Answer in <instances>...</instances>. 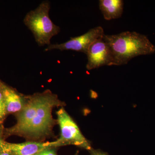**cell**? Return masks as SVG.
<instances>
[{"label":"cell","instance_id":"cell-1","mask_svg":"<svg viewBox=\"0 0 155 155\" xmlns=\"http://www.w3.org/2000/svg\"><path fill=\"white\" fill-rule=\"evenodd\" d=\"M103 39L110 51L111 66L125 65L137 56L155 53V46L147 37L135 31H124L111 35L105 34Z\"/></svg>","mask_w":155,"mask_h":155},{"label":"cell","instance_id":"cell-2","mask_svg":"<svg viewBox=\"0 0 155 155\" xmlns=\"http://www.w3.org/2000/svg\"><path fill=\"white\" fill-rule=\"evenodd\" d=\"M50 2L44 1L36 8L28 12L23 19V23L33 34L39 46L50 45L51 39L61 31L60 27L50 19Z\"/></svg>","mask_w":155,"mask_h":155},{"label":"cell","instance_id":"cell-3","mask_svg":"<svg viewBox=\"0 0 155 155\" xmlns=\"http://www.w3.org/2000/svg\"><path fill=\"white\" fill-rule=\"evenodd\" d=\"M39 104L33 118L22 136L38 138L47 134L54 123L52 116L53 108L62 105L58 97L49 90L40 93Z\"/></svg>","mask_w":155,"mask_h":155},{"label":"cell","instance_id":"cell-4","mask_svg":"<svg viewBox=\"0 0 155 155\" xmlns=\"http://www.w3.org/2000/svg\"><path fill=\"white\" fill-rule=\"evenodd\" d=\"M57 114L58 123L61 129V136L58 140L54 141L55 147L74 145L86 149H90V145L88 141L64 108H61Z\"/></svg>","mask_w":155,"mask_h":155},{"label":"cell","instance_id":"cell-5","mask_svg":"<svg viewBox=\"0 0 155 155\" xmlns=\"http://www.w3.org/2000/svg\"><path fill=\"white\" fill-rule=\"evenodd\" d=\"M104 35L102 27L97 26L90 29L82 35L71 38L65 42L54 44H51L45 49V51H48L54 50L61 51L71 50L86 54L91 45L99 39L103 38Z\"/></svg>","mask_w":155,"mask_h":155},{"label":"cell","instance_id":"cell-6","mask_svg":"<svg viewBox=\"0 0 155 155\" xmlns=\"http://www.w3.org/2000/svg\"><path fill=\"white\" fill-rule=\"evenodd\" d=\"M86 55L87 62L86 67L87 70H92L104 66H111L110 51L103 37L91 45Z\"/></svg>","mask_w":155,"mask_h":155},{"label":"cell","instance_id":"cell-7","mask_svg":"<svg viewBox=\"0 0 155 155\" xmlns=\"http://www.w3.org/2000/svg\"><path fill=\"white\" fill-rule=\"evenodd\" d=\"M54 147V141L45 143L26 142L23 143H12L5 141L2 152H7L13 155H33Z\"/></svg>","mask_w":155,"mask_h":155},{"label":"cell","instance_id":"cell-8","mask_svg":"<svg viewBox=\"0 0 155 155\" xmlns=\"http://www.w3.org/2000/svg\"><path fill=\"white\" fill-rule=\"evenodd\" d=\"M7 114L18 113L22 110L25 104V97L11 88L1 83Z\"/></svg>","mask_w":155,"mask_h":155},{"label":"cell","instance_id":"cell-9","mask_svg":"<svg viewBox=\"0 0 155 155\" xmlns=\"http://www.w3.org/2000/svg\"><path fill=\"white\" fill-rule=\"evenodd\" d=\"M99 5L106 20L119 19L122 17L124 9L122 0H100Z\"/></svg>","mask_w":155,"mask_h":155},{"label":"cell","instance_id":"cell-10","mask_svg":"<svg viewBox=\"0 0 155 155\" xmlns=\"http://www.w3.org/2000/svg\"><path fill=\"white\" fill-rule=\"evenodd\" d=\"M7 115L4 97L0 83V124L2 123Z\"/></svg>","mask_w":155,"mask_h":155},{"label":"cell","instance_id":"cell-11","mask_svg":"<svg viewBox=\"0 0 155 155\" xmlns=\"http://www.w3.org/2000/svg\"><path fill=\"white\" fill-rule=\"evenodd\" d=\"M39 155H58L55 151L53 149H49L45 150L42 152L39 153Z\"/></svg>","mask_w":155,"mask_h":155},{"label":"cell","instance_id":"cell-12","mask_svg":"<svg viewBox=\"0 0 155 155\" xmlns=\"http://www.w3.org/2000/svg\"><path fill=\"white\" fill-rule=\"evenodd\" d=\"M5 140L3 138L2 134V132L0 131V152L2 151V148L3 144L4 143Z\"/></svg>","mask_w":155,"mask_h":155},{"label":"cell","instance_id":"cell-13","mask_svg":"<svg viewBox=\"0 0 155 155\" xmlns=\"http://www.w3.org/2000/svg\"><path fill=\"white\" fill-rule=\"evenodd\" d=\"M0 155H13L11 153L7 152H0Z\"/></svg>","mask_w":155,"mask_h":155},{"label":"cell","instance_id":"cell-14","mask_svg":"<svg viewBox=\"0 0 155 155\" xmlns=\"http://www.w3.org/2000/svg\"><path fill=\"white\" fill-rule=\"evenodd\" d=\"M94 155H105L104 154L101 153H98L95 154Z\"/></svg>","mask_w":155,"mask_h":155},{"label":"cell","instance_id":"cell-15","mask_svg":"<svg viewBox=\"0 0 155 155\" xmlns=\"http://www.w3.org/2000/svg\"><path fill=\"white\" fill-rule=\"evenodd\" d=\"M33 155H39V153L36 154H35Z\"/></svg>","mask_w":155,"mask_h":155}]
</instances>
